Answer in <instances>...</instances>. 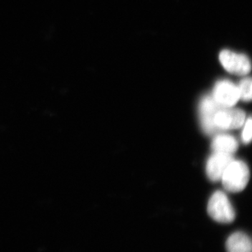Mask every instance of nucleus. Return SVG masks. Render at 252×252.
<instances>
[{
    "instance_id": "obj_1",
    "label": "nucleus",
    "mask_w": 252,
    "mask_h": 252,
    "mask_svg": "<svg viewBox=\"0 0 252 252\" xmlns=\"http://www.w3.org/2000/svg\"><path fill=\"white\" fill-rule=\"evenodd\" d=\"M220 180L223 187L230 192L241 191L250 180L248 165L241 160H232L225 169Z\"/></svg>"
},
{
    "instance_id": "obj_2",
    "label": "nucleus",
    "mask_w": 252,
    "mask_h": 252,
    "mask_svg": "<svg viewBox=\"0 0 252 252\" xmlns=\"http://www.w3.org/2000/svg\"><path fill=\"white\" fill-rule=\"evenodd\" d=\"M209 215L214 220L221 223H229L235 220L233 207L223 192L216 191L212 195L207 205Z\"/></svg>"
},
{
    "instance_id": "obj_3",
    "label": "nucleus",
    "mask_w": 252,
    "mask_h": 252,
    "mask_svg": "<svg viewBox=\"0 0 252 252\" xmlns=\"http://www.w3.org/2000/svg\"><path fill=\"white\" fill-rule=\"evenodd\" d=\"M245 121L246 115L243 111L231 107H220L214 117V124L217 130L239 128L244 125Z\"/></svg>"
},
{
    "instance_id": "obj_4",
    "label": "nucleus",
    "mask_w": 252,
    "mask_h": 252,
    "mask_svg": "<svg viewBox=\"0 0 252 252\" xmlns=\"http://www.w3.org/2000/svg\"><path fill=\"white\" fill-rule=\"evenodd\" d=\"M212 97L220 107L230 108L240 99L238 86L228 80L220 81L215 86Z\"/></svg>"
},
{
    "instance_id": "obj_5",
    "label": "nucleus",
    "mask_w": 252,
    "mask_h": 252,
    "mask_svg": "<svg viewBox=\"0 0 252 252\" xmlns=\"http://www.w3.org/2000/svg\"><path fill=\"white\" fill-rule=\"evenodd\" d=\"M220 60L223 67L232 74L245 75L251 70L250 60L245 55L225 50L220 53Z\"/></svg>"
},
{
    "instance_id": "obj_6",
    "label": "nucleus",
    "mask_w": 252,
    "mask_h": 252,
    "mask_svg": "<svg viewBox=\"0 0 252 252\" xmlns=\"http://www.w3.org/2000/svg\"><path fill=\"white\" fill-rule=\"evenodd\" d=\"M220 107L212 96H205L200 102L199 106L200 122L203 130L209 135L215 133L217 131L214 124V117Z\"/></svg>"
},
{
    "instance_id": "obj_7",
    "label": "nucleus",
    "mask_w": 252,
    "mask_h": 252,
    "mask_svg": "<svg viewBox=\"0 0 252 252\" xmlns=\"http://www.w3.org/2000/svg\"><path fill=\"white\" fill-rule=\"evenodd\" d=\"M233 160L232 155L215 153L208 159L207 163V174L210 180L213 182L220 180L225 169Z\"/></svg>"
},
{
    "instance_id": "obj_8",
    "label": "nucleus",
    "mask_w": 252,
    "mask_h": 252,
    "mask_svg": "<svg viewBox=\"0 0 252 252\" xmlns=\"http://www.w3.org/2000/svg\"><path fill=\"white\" fill-rule=\"evenodd\" d=\"M225 247L227 252H252L251 239L242 232H236L228 237Z\"/></svg>"
},
{
    "instance_id": "obj_9",
    "label": "nucleus",
    "mask_w": 252,
    "mask_h": 252,
    "mask_svg": "<svg viewBox=\"0 0 252 252\" xmlns=\"http://www.w3.org/2000/svg\"><path fill=\"white\" fill-rule=\"evenodd\" d=\"M238 144L233 136L220 135L214 139L212 149L215 153H220L232 155L238 149Z\"/></svg>"
},
{
    "instance_id": "obj_10",
    "label": "nucleus",
    "mask_w": 252,
    "mask_h": 252,
    "mask_svg": "<svg viewBox=\"0 0 252 252\" xmlns=\"http://www.w3.org/2000/svg\"><path fill=\"white\" fill-rule=\"evenodd\" d=\"M252 79L245 78L240 81L238 86L240 99L246 102H250L252 99Z\"/></svg>"
},
{
    "instance_id": "obj_11",
    "label": "nucleus",
    "mask_w": 252,
    "mask_h": 252,
    "mask_svg": "<svg viewBox=\"0 0 252 252\" xmlns=\"http://www.w3.org/2000/svg\"><path fill=\"white\" fill-rule=\"evenodd\" d=\"M245 126L243 131V141L245 143H249L252 140V119L249 118L248 120L245 121Z\"/></svg>"
}]
</instances>
